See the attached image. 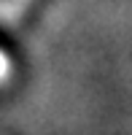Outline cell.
Wrapping results in <instances>:
<instances>
[{"label": "cell", "instance_id": "cell-1", "mask_svg": "<svg viewBox=\"0 0 132 135\" xmlns=\"http://www.w3.org/2000/svg\"><path fill=\"white\" fill-rule=\"evenodd\" d=\"M35 0H0V25L3 27H16L24 14L30 11V6Z\"/></svg>", "mask_w": 132, "mask_h": 135}, {"label": "cell", "instance_id": "cell-2", "mask_svg": "<svg viewBox=\"0 0 132 135\" xmlns=\"http://www.w3.org/2000/svg\"><path fill=\"white\" fill-rule=\"evenodd\" d=\"M11 76H14V62H11V57L0 49V86H3Z\"/></svg>", "mask_w": 132, "mask_h": 135}]
</instances>
